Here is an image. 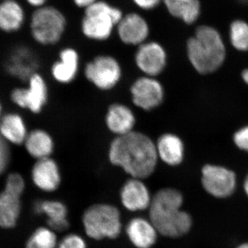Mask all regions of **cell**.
I'll return each instance as SVG.
<instances>
[{"label":"cell","instance_id":"484cf974","mask_svg":"<svg viewBox=\"0 0 248 248\" xmlns=\"http://www.w3.org/2000/svg\"><path fill=\"white\" fill-rule=\"evenodd\" d=\"M166 11L172 17L186 24H192L200 17V0H163Z\"/></svg>","mask_w":248,"mask_h":248},{"label":"cell","instance_id":"ac0fdd59","mask_svg":"<svg viewBox=\"0 0 248 248\" xmlns=\"http://www.w3.org/2000/svg\"><path fill=\"white\" fill-rule=\"evenodd\" d=\"M33 211L35 215L45 217L46 226L58 234L68 232L71 228L69 209L63 201L55 199L36 201Z\"/></svg>","mask_w":248,"mask_h":248},{"label":"cell","instance_id":"cb8c5ba5","mask_svg":"<svg viewBox=\"0 0 248 248\" xmlns=\"http://www.w3.org/2000/svg\"><path fill=\"white\" fill-rule=\"evenodd\" d=\"M26 22L24 8L17 0L0 1V31L4 33H16Z\"/></svg>","mask_w":248,"mask_h":248},{"label":"cell","instance_id":"ba28073f","mask_svg":"<svg viewBox=\"0 0 248 248\" xmlns=\"http://www.w3.org/2000/svg\"><path fill=\"white\" fill-rule=\"evenodd\" d=\"M41 61L35 50L24 44L13 46L2 63L5 76L16 84H24L34 73L40 71Z\"/></svg>","mask_w":248,"mask_h":248},{"label":"cell","instance_id":"f546056e","mask_svg":"<svg viewBox=\"0 0 248 248\" xmlns=\"http://www.w3.org/2000/svg\"><path fill=\"white\" fill-rule=\"evenodd\" d=\"M87 238L77 232H66L59 240L58 248H89Z\"/></svg>","mask_w":248,"mask_h":248},{"label":"cell","instance_id":"83f0119b","mask_svg":"<svg viewBox=\"0 0 248 248\" xmlns=\"http://www.w3.org/2000/svg\"><path fill=\"white\" fill-rule=\"evenodd\" d=\"M230 40L232 45L240 51L248 50V24L243 20L232 23L230 28Z\"/></svg>","mask_w":248,"mask_h":248},{"label":"cell","instance_id":"d6a6232c","mask_svg":"<svg viewBox=\"0 0 248 248\" xmlns=\"http://www.w3.org/2000/svg\"><path fill=\"white\" fill-rule=\"evenodd\" d=\"M130 1L138 9L142 11H154L163 3V0H130Z\"/></svg>","mask_w":248,"mask_h":248},{"label":"cell","instance_id":"52a82bcc","mask_svg":"<svg viewBox=\"0 0 248 248\" xmlns=\"http://www.w3.org/2000/svg\"><path fill=\"white\" fill-rule=\"evenodd\" d=\"M84 78L101 92H110L118 87L124 78L120 60L110 54H99L84 65Z\"/></svg>","mask_w":248,"mask_h":248},{"label":"cell","instance_id":"4316f807","mask_svg":"<svg viewBox=\"0 0 248 248\" xmlns=\"http://www.w3.org/2000/svg\"><path fill=\"white\" fill-rule=\"evenodd\" d=\"M58 234L47 226L37 227L29 235L24 248H58Z\"/></svg>","mask_w":248,"mask_h":248},{"label":"cell","instance_id":"277c9868","mask_svg":"<svg viewBox=\"0 0 248 248\" xmlns=\"http://www.w3.org/2000/svg\"><path fill=\"white\" fill-rule=\"evenodd\" d=\"M124 14L118 6L105 0H98L84 10L80 21L81 35L92 42H107L115 33Z\"/></svg>","mask_w":248,"mask_h":248},{"label":"cell","instance_id":"9a60e30c","mask_svg":"<svg viewBox=\"0 0 248 248\" xmlns=\"http://www.w3.org/2000/svg\"><path fill=\"white\" fill-rule=\"evenodd\" d=\"M81 58L79 51L73 46H66L59 51L58 58L49 69L50 78L62 86L73 84L79 76Z\"/></svg>","mask_w":248,"mask_h":248},{"label":"cell","instance_id":"603a6c76","mask_svg":"<svg viewBox=\"0 0 248 248\" xmlns=\"http://www.w3.org/2000/svg\"><path fill=\"white\" fill-rule=\"evenodd\" d=\"M184 203V195L174 187H163L153 193L148 217L151 220L182 210Z\"/></svg>","mask_w":248,"mask_h":248},{"label":"cell","instance_id":"d6986e66","mask_svg":"<svg viewBox=\"0 0 248 248\" xmlns=\"http://www.w3.org/2000/svg\"><path fill=\"white\" fill-rule=\"evenodd\" d=\"M31 127L24 112L9 109L0 120V136L14 148H22Z\"/></svg>","mask_w":248,"mask_h":248},{"label":"cell","instance_id":"44dd1931","mask_svg":"<svg viewBox=\"0 0 248 248\" xmlns=\"http://www.w3.org/2000/svg\"><path fill=\"white\" fill-rule=\"evenodd\" d=\"M156 155L161 164L169 167L180 166L185 159L186 148L181 137L172 132H165L155 140Z\"/></svg>","mask_w":248,"mask_h":248},{"label":"cell","instance_id":"8fae6325","mask_svg":"<svg viewBox=\"0 0 248 248\" xmlns=\"http://www.w3.org/2000/svg\"><path fill=\"white\" fill-rule=\"evenodd\" d=\"M201 182L209 195L226 199L233 195L236 188V175L234 171L215 164H206L202 169Z\"/></svg>","mask_w":248,"mask_h":248},{"label":"cell","instance_id":"2e32d148","mask_svg":"<svg viewBox=\"0 0 248 248\" xmlns=\"http://www.w3.org/2000/svg\"><path fill=\"white\" fill-rule=\"evenodd\" d=\"M133 248L155 247L160 234L149 217L135 215L124 224V232Z\"/></svg>","mask_w":248,"mask_h":248},{"label":"cell","instance_id":"d590c367","mask_svg":"<svg viewBox=\"0 0 248 248\" xmlns=\"http://www.w3.org/2000/svg\"><path fill=\"white\" fill-rule=\"evenodd\" d=\"M6 110L4 99H3L2 96H1V93H0V120H1V117L4 115Z\"/></svg>","mask_w":248,"mask_h":248},{"label":"cell","instance_id":"74e56055","mask_svg":"<svg viewBox=\"0 0 248 248\" xmlns=\"http://www.w3.org/2000/svg\"><path fill=\"white\" fill-rule=\"evenodd\" d=\"M244 190L245 193H246V195H247V197H248V174L246 179H245L244 183Z\"/></svg>","mask_w":248,"mask_h":248},{"label":"cell","instance_id":"d4e9b609","mask_svg":"<svg viewBox=\"0 0 248 248\" xmlns=\"http://www.w3.org/2000/svg\"><path fill=\"white\" fill-rule=\"evenodd\" d=\"M22 210V197L2 189L0 192V228L12 230L16 228Z\"/></svg>","mask_w":248,"mask_h":248},{"label":"cell","instance_id":"e0dca14e","mask_svg":"<svg viewBox=\"0 0 248 248\" xmlns=\"http://www.w3.org/2000/svg\"><path fill=\"white\" fill-rule=\"evenodd\" d=\"M108 131L114 137H121L136 130L138 117L133 108L124 102L111 103L104 119Z\"/></svg>","mask_w":248,"mask_h":248},{"label":"cell","instance_id":"4fadbf2b","mask_svg":"<svg viewBox=\"0 0 248 248\" xmlns=\"http://www.w3.org/2000/svg\"><path fill=\"white\" fill-rule=\"evenodd\" d=\"M29 177L34 187L44 193H55L63 182L61 166L54 156L33 161Z\"/></svg>","mask_w":248,"mask_h":248},{"label":"cell","instance_id":"8d00e7d4","mask_svg":"<svg viewBox=\"0 0 248 248\" xmlns=\"http://www.w3.org/2000/svg\"><path fill=\"white\" fill-rule=\"evenodd\" d=\"M241 78L246 84L248 85V68L244 69V71L241 73Z\"/></svg>","mask_w":248,"mask_h":248},{"label":"cell","instance_id":"7402d4cb","mask_svg":"<svg viewBox=\"0 0 248 248\" xmlns=\"http://www.w3.org/2000/svg\"><path fill=\"white\" fill-rule=\"evenodd\" d=\"M152 222L159 232L160 236L172 239L186 236L193 226V219L190 214L183 209Z\"/></svg>","mask_w":248,"mask_h":248},{"label":"cell","instance_id":"1f68e13d","mask_svg":"<svg viewBox=\"0 0 248 248\" xmlns=\"http://www.w3.org/2000/svg\"><path fill=\"white\" fill-rule=\"evenodd\" d=\"M233 141L240 150L248 152V125L240 128L234 134Z\"/></svg>","mask_w":248,"mask_h":248},{"label":"cell","instance_id":"3957f363","mask_svg":"<svg viewBox=\"0 0 248 248\" xmlns=\"http://www.w3.org/2000/svg\"><path fill=\"white\" fill-rule=\"evenodd\" d=\"M85 236L94 241H115L124 232L120 208L108 202H97L86 207L81 215Z\"/></svg>","mask_w":248,"mask_h":248},{"label":"cell","instance_id":"8992f818","mask_svg":"<svg viewBox=\"0 0 248 248\" xmlns=\"http://www.w3.org/2000/svg\"><path fill=\"white\" fill-rule=\"evenodd\" d=\"M68 27L66 16L62 11L46 5L35 9L31 16L30 33L32 40L42 46H53L63 39Z\"/></svg>","mask_w":248,"mask_h":248},{"label":"cell","instance_id":"f1b7e54d","mask_svg":"<svg viewBox=\"0 0 248 248\" xmlns=\"http://www.w3.org/2000/svg\"><path fill=\"white\" fill-rule=\"evenodd\" d=\"M27 188V180L22 173L9 171L5 175L3 190L22 197Z\"/></svg>","mask_w":248,"mask_h":248},{"label":"cell","instance_id":"4dcf8cb0","mask_svg":"<svg viewBox=\"0 0 248 248\" xmlns=\"http://www.w3.org/2000/svg\"><path fill=\"white\" fill-rule=\"evenodd\" d=\"M13 148L0 136V177L9 172L13 161Z\"/></svg>","mask_w":248,"mask_h":248},{"label":"cell","instance_id":"f35d334b","mask_svg":"<svg viewBox=\"0 0 248 248\" xmlns=\"http://www.w3.org/2000/svg\"><path fill=\"white\" fill-rule=\"evenodd\" d=\"M235 248H248V242L243 243Z\"/></svg>","mask_w":248,"mask_h":248},{"label":"cell","instance_id":"30bf717a","mask_svg":"<svg viewBox=\"0 0 248 248\" xmlns=\"http://www.w3.org/2000/svg\"><path fill=\"white\" fill-rule=\"evenodd\" d=\"M133 60L141 76L159 78L167 68L169 55L162 44L149 40L137 47Z\"/></svg>","mask_w":248,"mask_h":248},{"label":"cell","instance_id":"6da1fadb","mask_svg":"<svg viewBox=\"0 0 248 248\" xmlns=\"http://www.w3.org/2000/svg\"><path fill=\"white\" fill-rule=\"evenodd\" d=\"M107 160L128 177L147 179L156 172L159 161L154 139L135 130L121 137H114L107 148Z\"/></svg>","mask_w":248,"mask_h":248},{"label":"cell","instance_id":"ffe728a7","mask_svg":"<svg viewBox=\"0 0 248 248\" xmlns=\"http://www.w3.org/2000/svg\"><path fill=\"white\" fill-rule=\"evenodd\" d=\"M22 149L32 161L54 156L56 141L53 134L43 127L31 128Z\"/></svg>","mask_w":248,"mask_h":248},{"label":"cell","instance_id":"5bb4252c","mask_svg":"<svg viewBox=\"0 0 248 248\" xmlns=\"http://www.w3.org/2000/svg\"><path fill=\"white\" fill-rule=\"evenodd\" d=\"M151 32V26L146 18L135 11L124 14L115 31L121 43L135 48L149 40Z\"/></svg>","mask_w":248,"mask_h":248},{"label":"cell","instance_id":"7c38bea8","mask_svg":"<svg viewBox=\"0 0 248 248\" xmlns=\"http://www.w3.org/2000/svg\"><path fill=\"white\" fill-rule=\"evenodd\" d=\"M146 181L128 177L119 190V201L122 208L134 215L148 212L151 206L153 193Z\"/></svg>","mask_w":248,"mask_h":248},{"label":"cell","instance_id":"e575fe53","mask_svg":"<svg viewBox=\"0 0 248 248\" xmlns=\"http://www.w3.org/2000/svg\"><path fill=\"white\" fill-rule=\"evenodd\" d=\"M25 1L29 6L35 8L36 9L47 5L48 0H25Z\"/></svg>","mask_w":248,"mask_h":248},{"label":"cell","instance_id":"836d02e7","mask_svg":"<svg viewBox=\"0 0 248 248\" xmlns=\"http://www.w3.org/2000/svg\"><path fill=\"white\" fill-rule=\"evenodd\" d=\"M98 0H72L73 4L79 9L84 10L89 7Z\"/></svg>","mask_w":248,"mask_h":248},{"label":"cell","instance_id":"7a4b0ae2","mask_svg":"<svg viewBox=\"0 0 248 248\" xmlns=\"http://www.w3.org/2000/svg\"><path fill=\"white\" fill-rule=\"evenodd\" d=\"M187 59L197 73L211 74L221 68L226 49L219 32L209 26H200L186 43Z\"/></svg>","mask_w":248,"mask_h":248},{"label":"cell","instance_id":"5b68a950","mask_svg":"<svg viewBox=\"0 0 248 248\" xmlns=\"http://www.w3.org/2000/svg\"><path fill=\"white\" fill-rule=\"evenodd\" d=\"M48 79L41 71L34 73L24 84H16L8 93L13 108L26 115L39 116L45 112L50 100Z\"/></svg>","mask_w":248,"mask_h":248},{"label":"cell","instance_id":"9c48e42d","mask_svg":"<svg viewBox=\"0 0 248 248\" xmlns=\"http://www.w3.org/2000/svg\"><path fill=\"white\" fill-rule=\"evenodd\" d=\"M129 94L133 107L147 112L159 108L166 99V90L159 78L141 75L132 81Z\"/></svg>","mask_w":248,"mask_h":248}]
</instances>
